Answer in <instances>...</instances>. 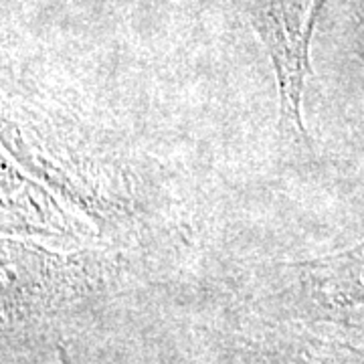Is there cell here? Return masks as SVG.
I'll return each mask as SVG.
<instances>
[{"mask_svg":"<svg viewBox=\"0 0 364 364\" xmlns=\"http://www.w3.org/2000/svg\"><path fill=\"white\" fill-rule=\"evenodd\" d=\"M272 61L282 124L296 140L306 138L304 91L310 45L326 0H239Z\"/></svg>","mask_w":364,"mask_h":364,"instance_id":"6da1fadb","label":"cell"},{"mask_svg":"<svg viewBox=\"0 0 364 364\" xmlns=\"http://www.w3.org/2000/svg\"><path fill=\"white\" fill-rule=\"evenodd\" d=\"M4 316L21 318L73 304L105 279L104 257L93 253L55 255L4 239L2 249Z\"/></svg>","mask_w":364,"mask_h":364,"instance_id":"7a4b0ae2","label":"cell"}]
</instances>
